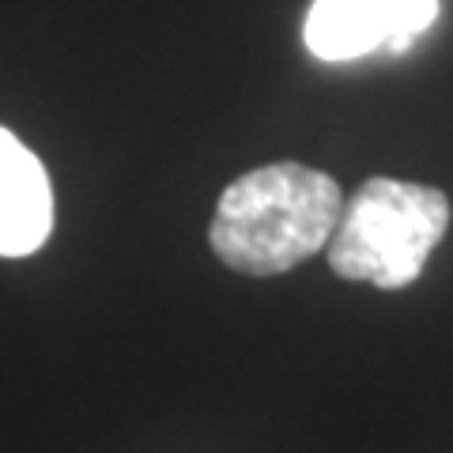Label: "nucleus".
I'll list each match as a JSON object with an SVG mask.
<instances>
[{"label": "nucleus", "instance_id": "1", "mask_svg": "<svg viewBox=\"0 0 453 453\" xmlns=\"http://www.w3.org/2000/svg\"><path fill=\"white\" fill-rule=\"evenodd\" d=\"M340 211L344 196L329 174L303 163H268L223 189L208 238L234 273L280 276L329 246Z\"/></svg>", "mask_w": 453, "mask_h": 453}, {"label": "nucleus", "instance_id": "4", "mask_svg": "<svg viewBox=\"0 0 453 453\" xmlns=\"http://www.w3.org/2000/svg\"><path fill=\"white\" fill-rule=\"evenodd\" d=\"M53 231V186L38 155L0 129V257H27Z\"/></svg>", "mask_w": 453, "mask_h": 453}, {"label": "nucleus", "instance_id": "3", "mask_svg": "<svg viewBox=\"0 0 453 453\" xmlns=\"http://www.w3.org/2000/svg\"><path fill=\"white\" fill-rule=\"evenodd\" d=\"M438 19V0H314L303 42L318 61L344 65L378 50L404 53Z\"/></svg>", "mask_w": 453, "mask_h": 453}, {"label": "nucleus", "instance_id": "2", "mask_svg": "<svg viewBox=\"0 0 453 453\" xmlns=\"http://www.w3.org/2000/svg\"><path fill=\"white\" fill-rule=\"evenodd\" d=\"M449 226V196L431 186L371 178L340 211L329 238V268L381 291L416 283Z\"/></svg>", "mask_w": 453, "mask_h": 453}]
</instances>
